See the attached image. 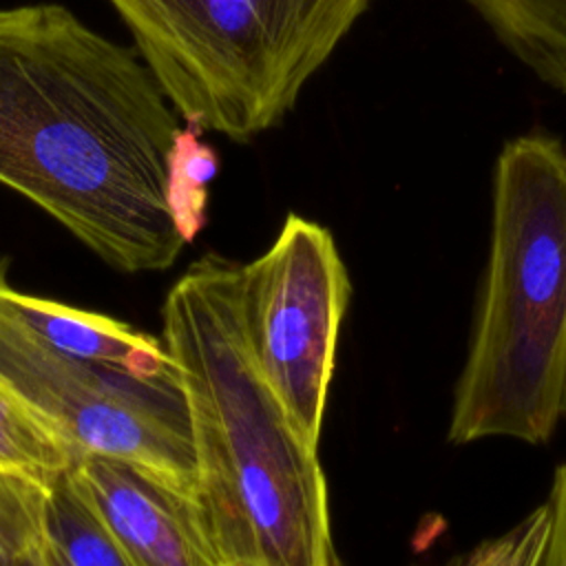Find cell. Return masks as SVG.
Listing matches in <instances>:
<instances>
[{"label":"cell","instance_id":"cell-8","mask_svg":"<svg viewBox=\"0 0 566 566\" xmlns=\"http://www.w3.org/2000/svg\"><path fill=\"white\" fill-rule=\"evenodd\" d=\"M0 310L20 321L38 338L75 358L142 378H168L177 374L164 340L135 332L108 316L18 292L4 276V261L0 263Z\"/></svg>","mask_w":566,"mask_h":566},{"label":"cell","instance_id":"cell-4","mask_svg":"<svg viewBox=\"0 0 566 566\" xmlns=\"http://www.w3.org/2000/svg\"><path fill=\"white\" fill-rule=\"evenodd\" d=\"M186 124L279 126L371 0H108Z\"/></svg>","mask_w":566,"mask_h":566},{"label":"cell","instance_id":"cell-10","mask_svg":"<svg viewBox=\"0 0 566 566\" xmlns=\"http://www.w3.org/2000/svg\"><path fill=\"white\" fill-rule=\"evenodd\" d=\"M69 471L49 484L44 513L49 551L64 566H135Z\"/></svg>","mask_w":566,"mask_h":566},{"label":"cell","instance_id":"cell-7","mask_svg":"<svg viewBox=\"0 0 566 566\" xmlns=\"http://www.w3.org/2000/svg\"><path fill=\"white\" fill-rule=\"evenodd\" d=\"M69 473L135 566H226L195 495L106 455H77Z\"/></svg>","mask_w":566,"mask_h":566},{"label":"cell","instance_id":"cell-1","mask_svg":"<svg viewBox=\"0 0 566 566\" xmlns=\"http://www.w3.org/2000/svg\"><path fill=\"white\" fill-rule=\"evenodd\" d=\"M179 113L142 55L57 2L0 9V184L119 272L170 268Z\"/></svg>","mask_w":566,"mask_h":566},{"label":"cell","instance_id":"cell-9","mask_svg":"<svg viewBox=\"0 0 566 566\" xmlns=\"http://www.w3.org/2000/svg\"><path fill=\"white\" fill-rule=\"evenodd\" d=\"M537 80L566 93V0H467Z\"/></svg>","mask_w":566,"mask_h":566},{"label":"cell","instance_id":"cell-6","mask_svg":"<svg viewBox=\"0 0 566 566\" xmlns=\"http://www.w3.org/2000/svg\"><path fill=\"white\" fill-rule=\"evenodd\" d=\"M239 312L252 360L298 436L318 449L352 283L327 228L287 214L274 243L239 265Z\"/></svg>","mask_w":566,"mask_h":566},{"label":"cell","instance_id":"cell-15","mask_svg":"<svg viewBox=\"0 0 566 566\" xmlns=\"http://www.w3.org/2000/svg\"><path fill=\"white\" fill-rule=\"evenodd\" d=\"M546 504L551 509V531L539 566H566V462L557 464L553 473Z\"/></svg>","mask_w":566,"mask_h":566},{"label":"cell","instance_id":"cell-11","mask_svg":"<svg viewBox=\"0 0 566 566\" xmlns=\"http://www.w3.org/2000/svg\"><path fill=\"white\" fill-rule=\"evenodd\" d=\"M75 458L73 449L0 382V464L51 484Z\"/></svg>","mask_w":566,"mask_h":566},{"label":"cell","instance_id":"cell-13","mask_svg":"<svg viewBox=\"0 0 566 566\" xmlns=\"http://www.w3.org/2000/svg\"><path fill=\"white\" fill-rule=\"evenodd\" d=\"M46 497V482L0 464V566H18L44 544Z\"/></svg>","mask_w":566,"mask_h":566},{"label":"cell","instance_id":"cell-2","mask_svg":"<svg viewBox=\"0 0 566 566\" xmlns=\"http://www.w3.org/2000/svg\"><path fill=\"white\" fill-rule=\"evenodd\" d=\"M239 265L197 259L164 303L188 405L197 506L226 566H340L327 480L248 349Z\"/></svg>","mask_w":566,"mask_h":566},{"label":"cell","instance_id":"cell-16","mask_svg":"<svg viewBox=\"0 0 566 566\" xmlns=\"http://www.w3.org/2000/svg\"><path fill=\"white\" fill-rule=\"evenodd\" d=\"M18 566H53L51 559H49V553H46V539H44V544H40L38 548L29 551V553L20 559Z\"/></svg>","mask_w":566,"mask_h":566},{"label":"cell","instance_id":"cell-14","mask_svg":"<svg viewBox=\"0 0 566 566\" xmlns=\"http://www.w3.org/2000/svg\"><path fill=\"white\" fill-rule=\"evenodd\" d=\"M548 531L551 509L544 502L504 533L482 539L438 566H539Z\"/></svg>","mask_w":566,"mask_h":566},{"label":"cell","instance_id":"cell-12","mask_svg":"<svg viewBox=\"0 0 566 566\" xmlns=\"http://www.w3.org/2000/svg\"><path fill=\"white\" fill-rule=\"evenodd\" d=\"M199 135V126H181L168 155V203L188 243L206 223L208 184L219 168L214 148Z\"/></svg>","mask_w":566,"mask_h":566},{"label":"cell","instance_id":"cell-5","mask_svg":"<svg viewBox=\"0 0 566 566\" xmlns=\"http://www.w3.org/2000/svg\"><path fill=\"white\" fill-rule=\"evenodd\" d=\"M0 382L75 455L126 460L197 493L179 374L142 378L75 358L0 310Z\"/></svg>","mask_w":566,"mask_h":566},{"label":"cell","instance_id":"cell-3","mask_svg":"<svg viewBox=\"0 0 566 566\" xmlns=\"http://www.w3.org/2000/svg\"><path fill=\"white\" fill-rule=\"evenodd\" d=\"M566 422V139H506L489 256L447 440L544 444Z\"/></svg>","mask_w":566,"mask_h":566}]
</instances>
